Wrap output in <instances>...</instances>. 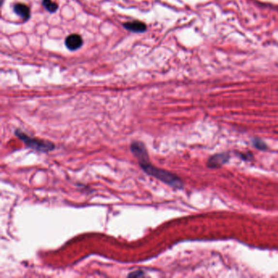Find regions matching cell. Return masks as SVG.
Masks as SVG:
<instances>
[{
  "label": "cell",
  "instance_id": "obj_1",
  "mask_svg": "<svg viewBox=\"0 0 278 278\" xmlns=\"http://www.w3.org/2000/svg\"><path fill=\"white\" fill-rule=\"evenodd\" d=\"M131 151L138 160L142 170L148 175L156 178L166 185L175 188H183V182L177 175L169 172L168 170L156 168L150 162V157L147 152L146 148L142 142L133 141L131 144Z\"/></svg>",
  "mask_w": 278,
  "mask_h": 278
},
{
  "label": "cell",
  "instance_id": "obj_2",
  "mask_svg": "<svg viewBox=\"0 0 278 278\" xmlns=\"http://www.w3.org/2000/svg\"><path fill=\"white\" fill-rule=\"evenodd\" d=\"M15 136L18 139H21V141L23 142L28 148H31L32 150H36L39 152L48 153L55 150V144L52 142L30 137L20 129L15 130Z\"/></svg>",
  "mask_w": 278,
  "mask_h": 278
},
{
  "label": "cell",
  "instance_id": "obj_3",
  "mask_svg": "<svg viewBox=\"0 0 278 278\" xmlns=\"http://www.w3.org/2000/svg\"><path fill=\"white\" fill-rule=\"evenodd\" d=\"M83 44V39L79 34H70V36H68L67 39H65V45L67 46V48L71 51H75L80 48Z\"/></svg>",
  "mask_w": 278,
  "mask_h": 278
},
{
  "label": "cell",
  "instance_id": "obj_4",
  "mask_svg": "<svg viewBox=\"0 0 278 278\" xmlns=\"http://www.w3.org/2000/svg\"><path fill=\"white\" fill-rule=\"evenodd\" d=\"M230 159V156L227 154H216L209 159L207 162V166L209 168H216L219 166L224 165L225 162H228Z\"/></svg>",
  "mask_w": 278,
  "mask_h": 278
},
{
  "label": "cell",
  "instance_id": "obj_5",
  "mask_svg": "<svg viewBox=\"0 0 278 278\" xmlns=\"http://www.w3.org/2000/svg\"><path fill=\"white\" fill-rule=\"evenodd\" d=\"M124 26L126 30L136 33H141L146 30L145 24L139 21H129L124 24Z\"/></svg>",
  "mask_w": 278,
  "mask_h": 278
},
{
  "label": "cell",
  "instance_id": "obj_6",
  "mask_svg": "<svg viewBox=\"0 0 278 278\" xmlns=\"http://www.w3.org/2000/svg\"><path fill=\"white\" fill-rule=\"evenodd\" d=\"M14 11L17 15L23 19L24 21H27L31 16V9L28 6L24 3H16L14 6Z\"/></svg>",
  "mask_w": 278,
  "mask_h": 278
},
{
  "label": "cell",
  "instance_id": "obj_7",
  "mask_svg": "<svg viewBox=\"0 0 278 278\" xmlns=\"http://www.w3.org/2000/svg\"><path fill=\"white\" fill-rule=\"evenodd\" d=\"M43 4H44V8H46L49 13H55L58 9L57 3L53 2L52 0H44Z\"/></svg>",
  "mask_w": 278,
  "mask_h": 278
},
{
  "label": "cell",
  "instance_id": "obj_8",
  "mask_svg": "<svg viewBox=\"0 0 278 278\" xmlns=\"http://www.w3.org/2000/svg\"><path fill=\"white\" fill-rule=\"evenodd\" d=\"M253 144L255 145L256 149H259V150H266L267 149V145H266L265 143L260 139H254Z\"/></svg>",
  "mask_w": 278,
  "mask_h": 278
},
{
  "label": "cell",
  "instance_id": "obj_9",
  "mask_svg": "<svg viewBox=\"0 0 278 278\" xmlns=\"http://www.w3.org/2000/svg\"><path fill=\"white\" fill-rule=\"evenodd\" d=\"M143 276H144V273L142 271H135L133 273L128 274V277H143Z\"/></svg>",
  "mask_w": 278,
  "mask_h": 278
}]
</instances>
